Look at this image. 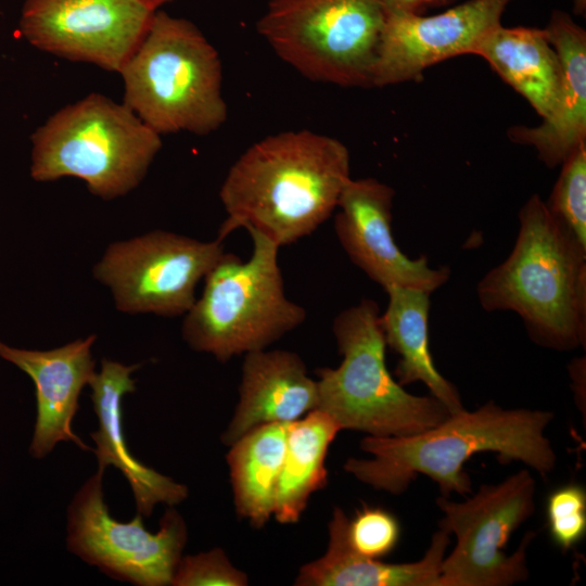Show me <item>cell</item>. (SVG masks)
<instances>
[{
  "label": "cell",
  "mask_w": 586,
  "mask_h": 586,
  "mask_svg": "<svg viewBox=\"0 0 586 586\" xmlns=\"http://www.w3.org/2000/svg\"><path fill=\"white\" fill-rule=\"evenodd\" d=\"M288 425L257 426L233 443L227 455L237 513L256 528L263 527L273 512Z\"/></svg>",
  "instance_id": "603a6c76"
},
{
  "label": "cell",
  "mask_w": 586,
  "mask_h": 586,
  "mask_svg": "<svg viewBox=\"0 0 586 586\" xmlns=\"http://www.w3.org/2000/svg\"><path fill=\"white\" fill-rule=\"evenodd\" d=\"M140 364L126 366L118 361L102 359L101 371L94 373L89 385L91 400L99 428L90 433L95 443L93 453L100 470L106 466L119 469L132 489L137 513L150 517L158 504L174 506L183 501L188 487L161 474L136 459L129 451L122 424V399L136 391L130 374Z\"/></svg>",
  "instance_id": "e0dca14e"
},
{
  "label": "cell",
  "mask_w": 586,
  "mask_h": 586,
  "mask_svg": "<svg viewBox=\"0 0 586 586\" xmlns=\"http://www.w3.org/2000/svg\"><path fill=\"white\" fill-rule=\"evenodd\" d=\"M399 538V522L385 509L365 505L348 519L349 546L361 556L381 560L395 549Z\"/></svg>",
  "instance_id": "484cf974"
},
{
  "label": "cell",
  "mask_w": 586,
  "mask_h": 586,
  "mask_svg": "<svg viewBox=\"0 0 586 586\" xmlns=\"http://www.w3.org/2000/svg\"><path fill=\"white\" fill-rule=\"evenodd\" d=\"M548 202L549 212L586 246V142L561 164Z\"/></svg>",
  "instance_id": "cb8c5ba5"
},
{
  "label": "cell",
  "mask_w": 586,
  "mask_h": 586,
  "mask_svg": "<svg viewBox=\"0 0 586 586\" xmlns=\"http://www.w3.org/2000/svg\"><path fill=\"white\" fill-rule=\"evenodd\" d=\"M222 241H200L168 231L112 243L93 268L127 314L176 317L195 302V288L225 253Z\"/></svg>",
  "instance_id": "8fae6325"
},
{
  "label": "cell",
  "mask_w": 586,
  "mask_h": 586,
  "mask_svg": "<svg viewBox=\"0 0 586 586\" xmlns=\"http://www.w3.org/2000/svg\"><path fill=\"white\" fill-rule=\"evenodd\" d=\"M340 431L339 424L318 409L289 423L272 512L279 523L297 522L310 496L327 485L326 457Z\"/></svg>",
  "instance_id": "7402d4cb"
},
{
  "label": "cell",
  "mask_w": 586,
  "mask_h": 586,
  "mask_svg": "<svg viewBox=\"0 0 586 586\" xmlns=\"http://www.w3.org/2000/svg\"><path fill=\"white\" fill-rule=\"evenodd\" d=\"M547 526L555 545L563 551L575 547L586 534V492L578 484L563 485L549 494Z\"/></svg>",
  "instance_id": "d4e9b609"
},
{
  "label": "cell",
  "mask_w": 586,
  "mask_h": 586,
  "mask_svg": "<svg viewBox=\"0 0 586 586\" xmlns=\"http://www.w3.org/2000/svg\"><path fill=\"white\" fill-rule=\"evenodd\" d=\"M351 179L337 139L307 129L270 135L230 167L219 191L227 214L218 238L244 228L279 247L316 231L336 209Z\"/></svg>",
  "instance_id": "6da1fadb"
},
{
  "label": "cell",
  "mask_w": 586,
  "mask_h": 586,
  "mask_svg": "<svg viewBox=\"0 0 586 586\" xmlns=\"http://www.w3.org/2000/svg\"><path fill=\"white\" fill-rule=\"evenodd\" d=\"M118 73L123 103L158 135L206 136L227 120L219 54L189 20L156 10Z\"/></svg>",
  "instance_id": "277c9868"
},
{
  "label": "cell",
  "mask_w": 586,
  "mask_h": 586,
  "mask_svg": "<svg viewBox=\"0 0 586 586\" xmlns=\"http://www.w3.org/2000/svg\"><path fill=\"white\" fill-rule=\"evenodd\" d=\"M95 335L49 351L16 348L0 341V357L30 377L36 387L37 419L29 453L40 459L59 442L93 451L72 430L78 398L95 371L91 347Z\"/></svg>",
  "instance_id": "9a60e30c"
},
{
  "label": "cell",
  "mask_w": 586,
  "mask_h": 586,
  "mask_svg": "<svg viewBox=\"0 0 586 586\" xmlns=\"http://www.w3.org/2000/svg\"><path fill=\"white\" fill-rule=\"evenodd\" d=\"M142 1L143 3H145L146 5H149L150 8L154 9V10H157L158 7H161L162 4L168 2V1H171V0H140Z\"/></svg>",
  "instance_id": "4dcf8cb0"
},
{
  "label": "cell",
  "mask_w": 586,
  "mask_h": 586,
  "mask_svg": "<svg viewBox=\"0 0 586 586\" xmlns=\"http://www.w3.org/2000/svg\"><path fill=\"white\" fill-rule=\"evenodd\" d=\"M545 30L561 66L557 105L538 126H513L508 135L535 148L540 160L555 167L586 142V33L561 11L552 13Z\"/></svg>",
  "instance_id": "ac0fdd59"
},
{
  "label": "cell",
  "mask_w": 586,
  "mask_h": 586,
  "mask_svg": "<svg viewBox=\"0 0 586 586\" xmlns=\"http://www.w3.org/2000/svg\"><path fill=\"white\" fill-rule=\"evenodd\" d=\"M155 11L140 0H25L18 33L41 51L118 73Z\"/></svg>",
  "instance_id": "7c38bea8"
},
{
  "label": "cell",
  "mask_w": 586,
  "mask_h": 586,
  "mask_svg": "<svg viewBox=\"0 0 586 586\" xmlns=\"http://www.w3.org/2000/svg\"><path fill=\"white\" fill-rule=\"evenodd\" d=\"M246 574L237 569L221 548L181 557L174 573L175 586H244Z\"/></svg>",
  "instance_id": "4316f807"
},
{
  "label": "cell",
  "mask_w": 586,
  "mask_h": 586,
  "mask_svg": "<svg viewBox=\"0 0 586 586\" xmlns=\"http://www.w3.org/2000/svg\"><path fill=\"white\" fill-rule=\"evenodd\" d=\"M247 232L251 257L243 262L225 252L182 323L188 345L220 362L267 348L306 319L305 309L285 294L280 247L257 231Z\"/></svg>",
  "instance_id": "52a82bcc"
},
{
  "label": "cell",
  "mask_w": 586,
  "mask_h": 586,
  "mask_svg": "<svg viewBox=\"0 0 586 586\" xmlns=\"http://www.w3.org/2000/svg\"><path fill=\"white\" fill-rule=\"evenodd\" d=\"M512 251L477 283L486 311H513L537 345L572 351L586 344V246L539 195L519 213Z\"/></svg>",
  "instance_id": "3957f363"
},
{
  "label": "cell",
  "mask_w": 586,
  "mask_h": 586,
  "mask_svg": "<svg viewBox=\"0 0 586 586\" xmlns=\"http://www.w3.org/2000/svg\"><path fill=\"white\" fill-rule=\"evenodd\" d=\"M318 383L302 358L267 348L244 354L239 402L222 444L231 446L251 430L269 423H291L317 409Z\"/></svg>",
  "instance_id": "2e32d148"
},
{
  "label": "cell",
  "mask_w": 586,
  "mask_h": 586,
  "mask_svg": "<svg viewBox=\"0 0 586 586\" xmlns=\"http://www.w3.org/2000/svg\"><path fill=\"white\" fill-rule=\"evenodd\" d=\"M332 331L342 361L318 370L317 409L341 430L370 436H405L433 428L450 416L435 397L408 393L386 367L381 314L364 298L335 317Z\"/></svg>",
  "instance_id": "8992f818"
},
{
  "label": "cell",
  "mask_w": 586,
  "mask_h": 586,
  "mask_svg": "<svg viewBox=\"0 0 586 586\" xmlns=\"http://www.w3.org/2000/svg\"><path fill=\"white\" fill-rule=\"evenodd\" d=\"M586 11V0H574V13L584 15Z\"/></svg>",
  "instance_id": "f546056e"
},
{
  "label": "cell",
  "mask_w": 586,
  "mask_h": 586,
  "mask_svg": "<svg viewBox=\"0 0 586 586\" xmlns=\"http://www.w3.org/2000/svg\"><path fill=\"white\" fill-rule=\"evenodd\" d=\"M553 413L540 409H507L493 400L473 411L448 416L422 432L405 436H365L369 459L349 458L344 470L356 480L393 495L404 493L420 474L435 482L441 495L472 493L464 463L476 454L493 453L501 463L518 461L546 477L557 455L545 430Z\"/></svg>",
  "instance_id": "7a4b0ae2"
},
{
  "label": "cell",
  "mask_w": 586,
  "mask_h": 586,
  "mask_svg": "<svg viewBox=\"0 0 586 586\" xmlns=\"http://www.w3.org/2000/svg\"><path fill=\"white\" fill-rule=\"evenodd\" d=\"M381 326L386 346L399 355L394 374L400 385L421 382L450 415L464 409L456 386L436 369L429 344V292L391 286Z\"/></svg>",
  "instance_id": "44dd1931"
},
{
  "label": "cell",
  "mask_w": 586,
  "mask_h": 586,
  "mask_svg": "<svg viewBox=\"0 0 586 586\" xmlns=\"http://www.w3.org/2000/svg\"><path fill=\"white\" fill-rule=\"evenodd\" d=\"M386 12L420 13L417 0H380Z\"/></svg>",
  "instance_id": "83f0119b"
},
{
  "label": "cell",
  "mask_w": 586,
  "mask_h": 586,
  "mask_svg": "<svg viewBox=\"0 0 586 586\" xmlns=\"http://www.w3.org/2000/svg\"><path fill=\"white\" fill-rule=\"evenodd\" d=\"M348 518L335 507L328 524V547L318 559L301 566L297 586H438L449 533L438 528L424 556L409 563H386L356 552L347 539Z\"/></svg>",
  "instance_id": "d6986e66"
},
{
  "label": "cell",
  "mask_w": 586,
  "mask_h": 586,
  "mask_svg": "<svg viewBox=\"0 0 586 586\" xmlns=\"http://www.w3.org/2000/svg\"><path fill=\"white\" fill-rule=\"evenodd\" d=\"M386 14L380 0H270L256 29L307 79L368 87Z\"/></svg>",
  "instance_id": "ba28073f"
},
{
  "label": "cell",
  "mask_w": 586,
  "mask_h": 586,
  "mask_svg": "<svg viewBox=\"0 0 586 586\" xmlns=\"http://www.w3.org/2000/svg\"><path fill=\"white\" fill-rule=\"evenodd\" d=\"M454 0H417L420 13L426 8L444 5Z\"/></svg>",
  "instance_id": "f1b7e54d"
},
{
  "label": "cell",
  "mask_w": 586,
  "mask_h": 586,
  "mask_svg": "<svg viewBox=\"0 0 586 586\" xmlns=\"http://www.w3.org/2000/svg\"><path fill=\"white\" fill-rule=\"evenodd\" d=\"M394 190L374 179H349L334 217V230L343 250L360 270L384 290L404 286L429 293L450 277L448 267L432 268L425 256L410 258L392 232Z\"/></svg>",
  "instance_id": "5bb4252c"
},
{
  "label": "cell",
  "mask_w": 586,
  "mask_h": 586,
  "mask_svg": "<svg viewBox=\"0 0 586 586\" xmlns=\"http://www.w3.org/2000/svg\"><path fill=\"white\" fill-rule=\"evenodd\" d=\"M103 470L90 476L67 510V549L107 576L139 586L171 585L187 543L182 517L167 508L156 533L137 515L128 523L110 514L104 502Z\"/></svg>",
  "instance_id": "30bf717a"
},
{
  "label": "cell",
  "mask_w": 586,
  "mask_h": 586,
  "mask_svg": "<svg viewBox=\"0 0 586 586\" xmlns=\"http://www.w3.org/2000/svg\"><path fill=\"white\" fill-rule=\"evenodd\" d=\"M474 54L487 61L543 119L552 113L560 92L561 66L545 29L500 24L482 39Z\"/></svg>",
  "instance_id": "ffe728a7"
},
{
  "label": "cell",
  "mask_w": 586,
  "mask_h": 586,
  "mask_svg": "<svg viewBox=\"0 0 586 586\" xmlns=\"http://www.w3.org/2000/svg\"><path fill=\"white\" fill-rule=\"evenodd\" d=\"M536 482L527 469L500 483L482 485L463 501L440 496V528L456 537L445 556L438 586H510L530 576L526 550L536 533L526 532L512 555L506 548L511 535L535 511Z\"/></svg>",
  "instance_id": "9c48e42d"
},
{
  "label": "cell",
  "mask_w": 586,
  "mask_h": 586,
  "mask_svg": "<svg viewBox=\"0 0 586 586\" xmlns=\"http://www.w3.org/2000/svg\"><path fill=\"white\" fill-rule=\"evenodd\" d=\"M30 140L34 180L76 177L103 200L137 188L162 148L161 135L123 102L95 92L55 112Z\"/></svg>",
  "instance_id": "5b68a950"
},
{
  "label": "cell",
  "mask_w": 586,
  "mask_h": 586,
  "mask_svg": "<svg viewBox=\"0 0 586 586\" xmlns=\"http://www.w3.org/2000/svg\"><path fill=\"white\" fill-rule=\"evenodd\" d=\"M510 0H469L440 14L387 12L371 86L418 79L428 67L474 54L482 39L501 24Z\"/></svg>",
  "instance_id": "4fadbf2b"
}]
</instances>
